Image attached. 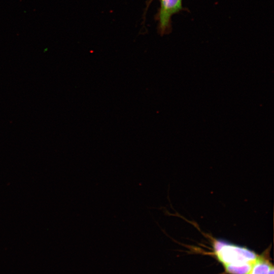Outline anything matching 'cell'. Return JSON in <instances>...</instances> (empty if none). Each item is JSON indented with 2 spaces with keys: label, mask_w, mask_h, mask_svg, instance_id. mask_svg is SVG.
<instances>
[{
  "label": "cell",
  "mask_w": 274,
  "mask_h": 274,
  "mask_svg": "<svg viewBox=\"0 0 274 274\" xmlns=\"http://www.w3.org/2000/svg\"><path fill=\"white\" fill-rule=\"evenodd\" d=\"M211 241L213 253L229 274H246L259 254L245 246L206 234Z\"/></svg>",
  "instance_id": "obj_1"
},
{
  "label": "cell",
  "mask_w": 274,
  "mask_h": 274,
  "mask_svg": "<svg viewBox=\"0 0 274 274\" xmlns=\"http://www.w3.org/2000/svg\"><path fill=\"white\" fill-rule=\"evenodd\" d=\"M183 0H160V7L156 14L158 28L161 35L167 33L172 29V17L183 9Z\"/></svg>",
  "instance_id": "obj_2"
},
{
  "label": "cell",
  "mask_w": 274,
  "mask_h": 274,
  "mask_svg": "<svg viewBox=\"0 0 274 274\" xmlns=\"http://www.w3.org/2000/svg\"><path fill=\"white\" fill-rule=\"evenodd\" d=\"M268 247L259 255L250 270L246 274H274L273 266L269 260Z\"/></svg>",
  "instance_id": "obj_3"
},
{
  "label": "cell",
  "mask_w": 274,
  "mask_h": 274,
  "mask_svg": "<svg viewBox=\"0 0 274 274\" xmlns=\"http://www.w3.org/2000/svg\"><path fill=\"white\" fill-rule=\"evenodd\" d=\"M152 1H153V0H149V3H148V5H150V4L151 3V2Z\"/></svg>",
  "instance_id": "obj_4"
}]
</instances>
